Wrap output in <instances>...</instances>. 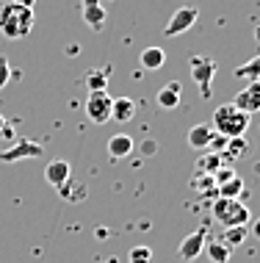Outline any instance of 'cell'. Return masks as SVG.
<instances>
[{
  "instance_id": "2e32d148",
  "label": "cell",
  "mask_w": 260,
  "mask_h": 263,
  "mask_svg": "<svg viewBox=\"0 0 260 263\" xmlns=\"http://www.w3.org/2000/svg\"><path fill=\"white\" fill-rule=\"evenodd\" d=\"M133 114H136V103L130 97H116L111 103V119H116V122H130Z\"/></svg>"
},
{
  "instance_id": "7a4b0ae2",
  "label": "cell",
  "mask_w": 260,
  "mask_h": 263,
  "mask_svg": "<svg viewBox=\"0 0 260 263\" xmlns=\"http://www.w3.org/2000/svg\"><path fill=\"white\" fill-rule=\"evenodd\" d=\"M249 114L238 111L233 103H224L213 111V130L224 139H241L249 127Z\"/></svg>"
},
{
  "instance_id": "603a6c76",
  "label": "cell",
  "mask_w": 260,
  "mask_h": 263,
  "mask_svg": "<svg viewBox=\"0 0 260 263\" xmlns=\"http://www.w3.org/2000/svg\"><path fill=\"white\" fill-rule=\"evenodd\" d=\"M219 166H222V155H219V153H210V155H205V158L196 161V169H199V175H213Z\"/></svg>"
},
{
  "instance_id": "52a82bcc",
  "label": "cell",
  "mask_w": 260,
  "mask_h": 263,
  "mask_svg": "<svg viewBox=\"0 0 260 263\" xmlns=\"http://www.w3.org/2000/svg\"><path fill=\"white\" fill-rule=\"evenodd\" d=\"M45 153L42 150V144L39 141H17L14 147H9V150H0V161L3 163H14V161H23V158H39V155Z\"/></svg>"
},
{
  "instance_id": "f546056e",
  "label": "cell",
  "mask_w": 260,
  "mask_h": 263,
  "mask_svg": "<svg viewBox=\"0 0 260 263\" xmlns=\"http://www.w3.org/2000/svg\"><path fill=\"white\" fill-rule=\"evenodd\" d=\"M19 6H28V9H33V3H36V0H17Z\"/></svg>"
},
{
  "instance_id": "d4e9b609",
  "label": "cell",
  "mask_w": 260,
  "mask_h": 263,
  "mask_svg": "<svg viewBox=\"0 0 260 263\" xmlns=\"http://www.w3.org/2000/svg\"><path fill=\"white\" fill-rule=\"evenodd\" d=\"M224 147H227V155H230V158H241V155L247 153L244 136H241V139H227V144H224Z\"/></svg>"
},
{
  "instance_id": "f1b7e54d",
  "label": "cell",
  "mask_w": 260,
  "mask_h": 263,
  "mask_svg": "<svg viewBox=\"0 0 260 263\" xmlns=\"http://www.w3.org/2000/svg\"><path fill=\"white\" fill-rule=\"evenodd\" d=\"M252 233H255V238H260V216L252 222Z\"/></svg>"
},
{
  "instance_id": "9c48e42d",
  "label": "cell",
  "mask_w": 260,
  "mask_h": 263,
  "mask_svg": "<svg viewBox=\"0 0 260 263\" xmlns=\"http://www.w3.org/2000/svg\"><path fill=\"white\" fill-rule=\"evenodd\" d=\"M233 105H235L238 111L249 114V117H252L255 111H260V81H252L244 91H238Z\"/></svg>"
},
{
  "instance_id": "6da1fadb",
  "label": "cell",
  "mask_w": 260,
  "mask_h": 263,
  "mask_svg": "<svg viewBox=\"0 0 260 263\" xmlns=\"http://www.w3.org/2000/svg\"><path fill=\"white\" fill-rule=\"evenodd\" d=\"M33 31V9L19 6L17 0H6L0 9V33L6 39H25Z\"/></svg>"
},
{
  "instance_id": "ba28073f",
  "label": "cell",
  "mask_w": 260,
  "mask_h": 263,
  "mask_svg": "<svg viewBox=\"0 0 260 263\" xmlns=\"http://www.w3.org/2000/svg\"><path fill=\"white\" fill-rule=\"evenodd\" d=\"M205 241H208L205 238V227L188 233V236L180 241V247H177V258L180 260H196V258H199V252L205 250Z\"/></svg>"
},
{
  "instance_id": "83f0119b",
  "label": "cell",
  "mask_w": 260,
  "mask_h": 263,
  "mask_svg": "<svg viewBox=\"0 0 260 263\" xmlns=\"http://www.w3.org/2000/svg\"><path fill=\"white\" fill-rule=\"evenodd\" d=\"M155 150H158L155 141H144V144H142V153H144V155H155Z\"/></svg>"
},
{
  "instance_id": "8992f818",
  "label": "cell",
  "mask_w": 260,
  "mask_h": 263,
  "mask_svg": "<svg viewBox=\"0 0 260 263\" xmlns=\"http://www.w3.org/2000/svg\"><path fill=\"white\" fill-rule=\"evenodd\" d=\"M196 17H199V9L196 6H183L172 14V20L166 23L164 28V36H180V33H186L188 28H194Z\"/></svg>"
},
{
  "instance_id": "484cf974",
  "label": "cell",
  "mask_w": 260,
  "mask_h": 263,
  "mask_svg": "<svg viewBox=\"0 0 260 263\" xmlns=\"http://www.w3.org/2000/svg\"><path fill=\"white\" fill-rule=\"evenodd\" d=\"M210 177H213L216 186H222V183H227V180H233V177H235V169H233V166H219Z\"/></svg>"
},
{
  "instance_id": "ac0fdd59",
  "label": "cell",
  "mask_w": 260,
  "mask_h": 263,
  "mask_svg": "<svg viewBox=\"0 0 260 263\" xmlns=\"http://www.w3.org/2000/svg\"><path fill=\"white\" fill-rule=\"evenodd\" d=\"M166 61V53L161 50V47H144L142 55H138V64H142L144 69H161Z\"/></svg>"
},
{
  "instance_id": "1f68e13d",
  "label": "cell",
  "mask_w": 260,
  "mask_h": 263,
  "mask_svg": "<svg viewBox=\"0 0 260 263\" xmlns=\"http://www.w3.org/2000/svg\"><path fill=\"white\" fill-rule=\"evenodd\" d=\"M255 39H257V42H260V25H257V28H255Z\"/></svg>"
},
{
  "instance_id": "4fadbf2b",
  "label": "cell",
  "mask_w": 260,
  "mask_h": 263,
  "mask_svg": "<svg viewBox=\"0 0 260 263\" xmlns=\"http://www.w3.org/2000/svg\"><path fill=\"white\" fill-rule=\"evenodd\" d=\"M69 172H72V166H69L67 161H50L47 169H45V180L50 183L53 189H58L69 180Z\"/></svg>"
},
{
  "instance_id": "4316f807",
  "label": "cell",
  "mask_w": 260,
  "mask_h": 263,
  "mask_svg": "<svg viewBox=\"0 0 260 263\" xmlns=\"http://www.w3.org/2000/svg\"><path fill=\"white\" fill-rule=\"evenodd\" d=\"M11 81V64L6 55H0V89H6V83Z\"/></svg>"
},
{
  "instance_id": "4dcf8cb0",
  "label": "cell",
  "mask_w": 260,
  "mask_h": 263,
  "mask_svg": "<svg viewBox=\"0 0 260 263\" xmlns=\"http://www.w3.org/2000/svg\"><path fill=\"white\" fill-rule=\"evenodd\" d=\"M3 125H6V117H3V114H0V130H3Z\"/></svg>"
},
{
  "instance_id": "5bb4252c",
  "label": "cell",
  "mask_w": 260,
  "mask_h": 263,
  "mask_svg": "<svg viewBox=\"0 0 260 263\" xmlns=\"http://www.w3.org/2000/svg\"><path fill=\"white\" fill-rule=\"evenodd\" d=\"M55 191H58V197H61L64 202H83V200L89 197L86 183H75V180H67L64 186H58Z\"/></svg>"
},
{
  "instance_id": "277c9868",
  "label": "cell",
  "mask_w": 260,
  "mask_h": 263,
  "mask_svg": "<svg viewBox=\"0 0 260 263\" xmlns=\"http://www.w3.org/2000/svg\"><path fill=\"white\" fill-rule=\"evenodd\" d=\"M188 69H191V78H194V83L199 86V95L210 97V83H213V75H216V61L210 59V55H202V53H196L188 59Z\"/></svg>"
},
{
  "instance_id": "3957f363",
  "label": "cell",
  "mask_w": 260,
  "mask_h": 263,
  "mask_svg": "<svg viewBox=\"0 0 260 263\" xmlns=\"http://www.w3.org/2000/svg\"><path fill=\"white\" fill-rule=\"evenodd\" d=\"M213 216L222 227H241V224H249L252 213L244 205V200H224V197H219L213 202Z\"/></svg>"
},
{
  "instance_id": "30bf717a",
  "label": "cell",
  "mask_w": 260,
  "mask_h": 263,
  "mask_svg": "<svg viewBox=\"0 0 260 263\" xmlns=\"http://www.w3.org/2000/svg\"><path fill=\"white\" fill-rule=\"evenodd\" d=\"M213 136H216V130H213V125L210 122H199V125H194L191 130H188V147L191 150H208L210 144H213Z\"/></svg>"
},
{
  "instance_id": "8fae6325",
  "label": "cell",
  "mask_w": 260,
  "mask_h": 263,
  "mask_svg": "<svg viewBox=\"0 0 260 263\" xmlns=\"http://www.w3.org/2000/svg\"><path fill=\"white\" fill-rule=\"evenodd\" d=\"M81 9H83V20H86V25L91 31H103L108 14H105L100 0H81Z\"/></svg>"
},
{
  "instance_id": "ffe728a7",
  "label": "cell",
  "mask_w": 260,
  "mask_h": 263,
  "mask_svg": "<svg viewBox=\"0 0 260 263\" xmlns=\"http://www.w3.org/2000/svg\"><path fill=\"white\" fill-rule=\"evenodd\" d=\"M235 78H241V81H260V55H255V59L244 61L241 67H235Z\"/></svg>"
},
{
  "instance_id": "9a60e30c",
  "label": "cell",
  "mask_w": 260,
  "mask_h": 263,
  "mask_svg": "<svg viewBox=\"0 0 260 263\" xmlns=\"http://www.w3.org/2000/svg\"><path fill=\"white\" fill-rule=\"evenodd\" d=\"M133 153V139L128 133H116V136L108 139V155L111 158H128Z\"/></svg>"
},
{
  "instance_id": "44dd1931",
  "label": "cell",
  "mask_w": 260,
  "mask_h": 263,
  "mask_svg": "<svg viewBox=\"0 0 260 263\" xmlns=\"http://www.w3.org/2000/svg\"><path fill=\"white\" fill-rule=\"evenodd\" d=\"M205 250H208V255H210V260L213 263H227L230 260V247L224 244V241H219V238H210V241H205Z\"/></svg>"
},
{
  "instance_id": "cb8c5ba5",
  "label": "cell",
  "mask_w": 260,
  "mask_h": 263,
  "mask_svg": "<svg viewBox=\"0 0 260 263\" xmlns=\"http://www.w3.org/2000/svg\"><path fill=\"white\" fill-rule=\"evenodd\" d=\"M128 260L130 263H152V250L144 247V244H138V247H133V250L128 252Z\"/></svg>"
},
{
  "instance_id": "5b68a950",
  "label": "cell",
  "mask_w": 260,
  "mask_h": 263,
  "mask_svg": "<svg viewBox=\"0 0 260 263\" xmlns=\"http://www.w3.org/2000/svg\"><path fill=\"white\" fill-rule=\"evenodd\" d=\"M111 103H114V97L108 91H89L83 108H86V117L94 125H105L111 119Z\"/></svg>"
},
{
  "instance_id": "e0dca14e",
  "label": "cell",
  "mask_w": 260,
  "mask_h": 263,
  "mask_svg": "<svg viewBox=\"0 0 260 263\" xmlns=\"http://www.w3.org/2000/svg\"><path fill=\"white\" fill-rule=\"evenodd\" d=\"M216 194L224 197V200H244V197H247V186H244V180L235 175L233 180H227V183H222V186H216Z\"/></svg>"
},
{
  "instance_id": "7402d4cb",
  "label": "cell",
  "mask_w": 260,
  "mask_h": 263,
  "mask_svg": "<svg viewBox=\"0 0 260 263\" xmlns=\"http://www.w3.org/2000/svg\"><path fill=\"white\" fill-rule=\"evenodd\" d=\"M247 233H249V227H247V224H241V227H224V236H222V241L230 247V250H233V247H241V244H244Z\"/></svg>"
},
{
  "instance_id": "7c38bea8",
  "label": "cell",
  "mask_w": 260,
  "mask_h": 263,
  "mask_svg": "<svg viewBox=\"0 0 260 263\" xmlns=\"http://www.w3.org/2000/svg\"><path fill=\"white\" fill-rule=\"evenodd\" d=\"M180 91H183V86H180V81H169L164 89L155 95V103H158V108H164V111H172V108H177L180 105Z\"/></svg>"
},
{
  "instance_id": "d6986e66",
  "label": "cell",
  "mask_w": 260,
  "mask_h": 263,
  "mask_svg": "<svg viewBox=\"0 0 260 263\" xmlns=\"http://www.w3.org/2000/svg\"><path fill=\"white\" fill-rule=\"evenodd\" d=\"M108 75H111V67L91 69V72H86V86H89V91H105V89H108Z\"/></svg>"
}]
</instances>
